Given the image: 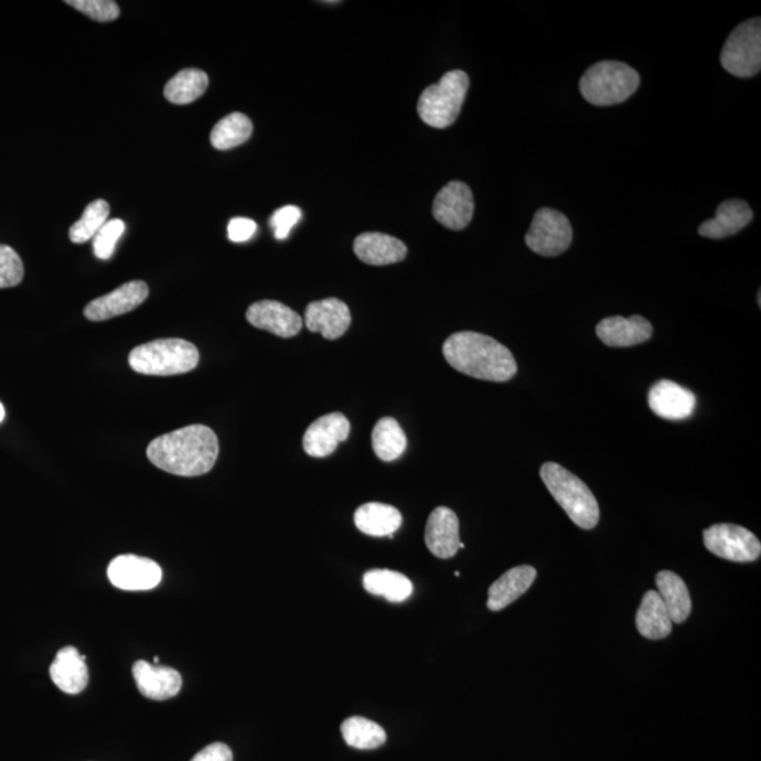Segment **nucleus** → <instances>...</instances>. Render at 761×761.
<instances>
[{
	"mask_svg": "<svg viewBox=\"0 0 761 761\" xmlns=\"http://www.w3.org/2000/svg\"><path fill=\"white\" fill-rule=\"evenodd\" d=\"M200 363V352L182 339H160L137 346L129 355L130 367L144 375H178L192 372Z\"/></svg>",
	"mask_w": 761,
	"mask_h": 761,
	"instance_id": "4",
	"label": "nucleus"
},
{
	"mask_svg": "<svg viewBox=\"0 0 761 761\" xmlns=\"http://www.w3.org/2000/svg\"><path fill=\"white\" fill-rule=\"evenodd\" d=\"M125 231L126 225L124 221L111 219L106 222L94 237L95 256L99 260H109L114 256L116 245H118L119 238Z\"/></svg>",
	"mask_w": 761,
	"mask_h": 761,
	"instance_id": "33",
	"label": "nucleus"
},
{
	"mask_svg": "<svg viewBox=\"0 0 761 761\" xmlns=\"http://www.w3.org/2000/svg\"><path fill=\"white\" fill-rule=\"evenodd\" d=\"M354 253L369 266H389L404 261L408 248L397 237L384 233H363L354 240Z\"/></svg>",
	"mask_w": 761,
	"mask_h": 761,
	"instance_id": "21",
	"label": "nucleus"
},
{
	"mask_svg": "<svg viewBox=\"0 0 761 761\" xmlns=\"http://www.w3.org/2000/svg\"><path fill=\"white\" fill-rule=\"evenodd\" d=\"M191 761H233V753L227 744L217 742L206 746Z\"/></svg>",
	"mask_w": 761,
	"mask_h": 761,
	"instance_id": "38",
	"label": "nucleus"
},
{
	"mask_svg": "<svg viewBox=\"0 0 761 761\" xmlns=\"http://www.w3.org/2000/svg\"><path fill=\"white\" fill-rule=\"evenodd\" d=\"M301 217L302 212L301 210H299L298 206L288 205L279 207V210L272 213L270 219V226L272 227L274 236H276L278 240H286V238H288L289 236V233H291L293 226H296L297 223L301 221Z\"/></svg>",
	"mask_w": 761,
	"mask_h": 761,
	"instance_id": "36",
	"label": "nucleus"
},
{
	"mask_svg": "<svg viewBox=\"0 0 761 761\" xmlns=\"http://www.w3.org/2000/svg\"><path fill=\"white\" fill-rule=\"evenodd\" d=\"M4 416H7V412H4V408H3V405H2V404H0V424H2V422H3V420H4Z\"/></svg>",
	"mask_w": 761,
	"mask_h": 761,
	"instance_id": "39",
	"label": "nucleus"
},
{
	"mask_svg": "<svg viewBox=\"0 0 761 761\" xmlns=\"http://www.w3.org/2000/svg\"><path fill=\"white\" fill-rule=\"evenodd\" d=\"M649 406L654 415L667 420H683L693 415L697 398L692 390L673 380L662 379L649 393Z\"/></svg>",
	"mask_w": 761,
	"mask_h": 761,
	"instance_id": "17",
	"label": "nucleus"
},
{
	"mask_svg": "<svg viewBox=\"0 0 761 761\" xmlns=\"http://www.w3.org/2000/svg\"><path fill=\"white\" fill-rule=\"evenodd\" d=\"M342 735L349 746L360 750L378 749L387 740V733L378 724L362 717L344 720Z\"/></svg>",
	"mask_w": 761,
	"mask_h": 761,
	"instance_id": "31",
	"label": "nucleus"
},
{
	"mask_svg": "<svg viewBox=\"0 0 761 761\" xmlns=\"http://www.w3.org/2000/svg\"><path fill=\"white\" fill-rule=\"evenodd\" d=\"M108 577L116 588L125 591H149L159 586L162 570L150 558L125 555L114 558Z\"/></svg>",
	"mask_w": 761,
	"mask_h": 761,
	"instance_id": "10",
	"label": "nucleus"
},
{
	"mask_svg": "<svg viewBox=\"0 0 761 761\" xmlns=\"http://www.w3.org/2000/svg\"><path fill=\"white\" fill-rule=\"evenodd\" d=\"M641 85L637 71L619 61H601L586 71L580 81L583 99L596 106L622 104Z\"/></svg>",
	"mask_w": 761,
	"mask_h": 761,
	"instance_id": "5",
	"label": "nucleus"
},
{
	"mask_svg": "<svg viewBox=\"0 0 761 761\" xmlns=\"http://www.w3.org/2000/svg\"><path fill=\"white\" fill-rule=\"evenodd\" d=\"M354 524L364 535L393 536L403 525V515L395 506L369 502L355 511Z\"/></svg>",
	"mask_w": 761,
	"mask_h": 761,
	"instance_id": "24",
	"label": "nucleus"
},
{
	"mask_svg": "<svg viewBox=\"0 0 761 761\" xmlns=\"http://www.w3.org/2000/svg\"><path fill=\"white\" fill-rule=\"evenodd\" d=\"M350 422L346 416L333 412L322 416L309 426L303 436V449L308 455L328 457L336 451L342 441L347 440Z\"/></svg>",
	"mask_w": 761,
	"mask_h": 761,
	"instance_id": "14",
	"label": "nucleus"
},
{
	"mask_svg": "<svg viewBox=\"0 0 761 761\" xmlns=\"http://www.w3.org/2000/svg\"><path fill=\"white\" fill-rule=\"evenodd\" d=\"M253 135L251 120L246 115L232 114L217 121L211 133V143L216 150L226 151L245 144Z\"/></svg>",
	"mask_w": 761,
	"mask_h": 761,
	"instance_id": "29",
	"label": "nucleus"
},
{
	"mask_svg": "<svg viewBox=\"0 0 761 761\" xmlns=\"http://www.w3.org/2000/svg\"><path fill=\"white\" fill-rule=\"evenodd\" d=\"M365 591L385 600L399 603L408 600L414 592L408 577L393 570H369L363 577Z\"/></svg>",
	"mask_w": 761,
	"mask_h": 761,
	"instance_id": "27",
	"label": "nucleus"
},
{
	"mask_svg": "<svg viewBox=\"0 0 761 761\" xmlns=\"http://www.w3.org/2000/svg\"><path fill=\"white\" fill-rule=\"evenodd\" d=\"M257 223L247 217H235L228 222L227 236L233 243H245L256 235Z\"/></svg>",
	"mask_w": 761,
	"mask_h": 761,
	"instance_id": "37",
	"label": "nucleus"
},
{
	"mask_svg": "<svg viewBox=\"0 0 761 761\" xmlns=\"http://www.w3.org/2000/svg\"><path fill=\"white\" fill-rule=\"evenodd\" d=\"M352 313L346 303L337 298L309 303L304 311V326L309 332L321 333L324 339L336 340L347 332Z\"/></svg>",
	"mask_w": 761,
	"mask_h": 761,
	"instance_id": "13",
	"label": "nucleus"
},
{
	"mask_svg": "<svg viewBox=\"0 0 761 761\" xmlns=\"http://www.w3.org/2000/svg\"><path fill=\"white\" fill-rule=\"evenodd\" d=\"M110 213L109 203L104 200L90 202L85 207L83 216L69 228V240L75 245H84V243L94 240L96 233L101 226L108 222Z\"/></svg>",
	"mask_w": 761,
	"mask_h": 761,
	"instance_id": "32",
	"label": "nucleus"
},
{
	"mask_svg": "<svg viewBox=\"0 0 761 761\" xmlns=\"http://www.w3.org/2000/svg\"><path fill=\"white\" fill-rule=\"evenodd\" d=\"M425 543L431 555L451 558L460 549V522L450 507L439 506L431 512L426 524Z\"/></svg>",
	"mask_w": 761,
	"mask_h": 761,
	"instance_id": "16",
	"label": "nucleus"
},
{
	"mask_svg": "<svg viewBox=\"0 0 761 761\" xmlns=\"http://www.w3.org/2000/svg\"><path fill=\"white\" fill-rule=\"evenodd\" d=\"M210 78L201 69H182L165 85V99L174 105L192 104L206 93Z\"/></svg>",
	"mask_w": 761,
	"mask_h": 761,
	"instance_id": "28",
	"label": "nucleus"
},
{
	"mask_svg": "<svg viewBox=\"0 0 761 761\" xmlns=\"http://www.w3.org/2000/svg\"><path fill=\"white\" fill-rule=\"evenodd\" d=\"M372 440L374 453L383 461L397 460L405 453V431L394 418L378 420L373 430Z\"/></svg>",
	"mask_w": 761,
	"mask_h": 761,
	"instance_id": "30",
	"label": "nucleus"
},
{
	"mask_svg": "<svg viewBox=\"0 0 761 761\" xmlns=\"http://www.w3.org/2000/svg\"><path fill=\"white\" fill-rule=\"evenodd\" d=\"M470 78L464 71H449L438 84L430 85L420 95L418 114L426 125L446 129L454 124L463 108Z\"/></svg>",
	"mask_w": 761,
	"mask_h": 761,
	"instance_id": "6",
	"label": "nucleus"
},
{
	"mask_svg": "<svg viewBox=\"0 0 761 761\" xmlns=\"http://www.w3.org/2000/svg\"><path fill=\"white\" fill-rule=\"evenodd\" d=\"M443 355L455 372L476 379L506 383L517 373L511 350L495 339L476 332L451 334L443 344Z\"/></svg>",
	"mask_w": 761,
	"mask_h": 761,
	"instance_id": "2",
	"label": "nucleus"
},
{
	"mask_svg": "<svg viewBox=\"0 0 761 761\" xmlns=\"http://www.w3.org/2000/svg\"><path fill=\"white\" fill-rule=\"evenodd\" d=\"M657 592L666 607L673 623L687 621L692 613L693 602L688 588L682 577L673 571H660L656 576Z\"/></svg>",
	"mask_w": 761,
	"mask_h": 761,
	"instance_id": "26",
	"label": "nucleus"
},
{
	"mask_svg": "<svg viewBox=\"0 0 761 761\" xmlns=\"http://www.w3.org/2000/svg\"><path fill=\"white\" fill-rule=\"evenodd\" d=\"M86 656L78 649H61L50 667V676L61 692L69 695L83 693L88 685L89 673Z\"/></svg>",
	"mask_w": 761,
	"mask_h": 761,
	"instance_id": "20",
	"label": "nucleus"
},
{
	"mask_svg": "<svg viewBox=\"0 0 761 761\" xmlns=\"http://www.w3.org/2000/svg\"><path fill=\"white\" fill-rule=\"evenodd\" d=\"M597 334L609 347H632L651 340L653 326L639 314L631 318L611 317L597 324Z\"/></svg>",
	"mask_w": 761,
	"mask_h": 761,
	"instance_id": "18",
	"label": "nucleus"
},
{
	"mask_svg": "<svg viewBox=\"0 0 761 761\" xmlns=\"http://www.w3.org/2000/svg\"><path fill=\"white\" fill-rule=\"evenodd\" d=\"M753 219L752 207L748 202L729 200L720 203L717 215L699 227V235L708 238H725L736 235Z\"/></svg>",
	"mask_w": 761,
	"mask_h": 761,
	"instance_id": "23",
	"label": "nucleus"
},
{
	"mask_svg": "<svg viewBox=\"0 0 761 761\" xmlns=\"http://www.w3.org/2000/svg\"><path fill=\"white\" fill-rule=\"evenodd\" d=\"M636 628L643 637L651 641L666 639L673 631V622L657 591L644 593L636 613Z\"/></svg>",
	"mask_w": 761,
	"mask_h": 761,
	"instance_id": "25",
	"label": "nucleus"
},
{
	"mask_svg": "<svg viewBox=\"0 0 761 761\" xmlns=\"http://www.w3.org/2000/svg\"><path fill=\"white\" fill-rule=\"evenodd\" d=\"M65 3L100 23L114 22L120 17L119 4L114 0H67Z\"/></svg>",
	"mask_w": 761,
	"mask_h": 761,
	"instance_id": "34",
	"label": "nucleus"
},
{
	"mask_svg": "<svg viewBox=\"0 0 761 761\" xmlns=\"http://www.w3.org/2000/svg\"><path fill=\"white\" fill-rule=\"evenodd\" d=\"M133 677L139 692L156 701H165L181 692V674L171 667L156 666L139 660L133 666Z\"/></svg>",
	"mask_w": 761,
	"mask_h": 761,
	"instance_id": "19",
	"label": "nucleus"
},
{
	"mask_svg": "<svg viewBox=\"0 0 761 761\" xmlns=\"http://www.w3.org/2000/svg\"><path fill=\"white\" fill-rule=\"evenodd\" d=\"M246 318L251 326L283 339L297 336L303 326L302 318L296 311L277 301L253 303L247 309Z\"/></svg>",
	"mask_w": 761,
	"mask_h": 761,
	"instance_id": "15",
	"label": "nucleus"
},
{
	"mask_svg": "<svg viewBox=\"0 0 761 761\" xmlns=\"http://www.w3.org/2000/svg\"><path fill=\"white\" fill-rule=\"evenodd\" d=\"M219 455V440L207 426L191 425L159 436L147 448L152 464L165 473L200 476L213 469Z\"/></svg>",
	"mask_w": 761,
	"mask_h": 761,
	"instance_id": "1",
	"label": "nucleus"
},
{
	"mask_svg": "<svg viewBox=\"0 0 761 761\" xmlns=\"http://www.w3.org/2000/svg\"><path fill=\"white\" fill-rule=\"evenodd\" d=\"M704 545L712 555L733 562H752L761 555V543L743 526L719 524L704 530Z\"/></svg>",
	"mask_w": 761,
	"mask_h": 761,
	"instance_id": "9",
	"label": "nucleus"
},
{
	"mask_svg": "<svg viewBox=\"0 0 761 761\" xmlns=\"http://www.w3.org/2000/svg\"><path fill=\"white\" fill-rule=\"evenodd\" d=\"M474 215V196L464 182L453 181L441 187L433 202L435 219L450 228L463 231Z\"/></svg>",
	"mask_w": 761,
	"mask_h": 761,
	"instance_id": "11",
	"label": "nucleus"
},
{
	"mask_svg": "<svg viewBox=\"0 0 761 761\" xmlns=\"http://www.w3.org/2000/svg\"><path fill=\"white\" fill-rule=\"evenodd\" d=\"M23 276L22 258L12 247L0 245V289L19 286Z\"/></svg>",
	"mask_w": 761,
	"mask_h": 761,
	"instance_id": "35",
	"label": "nucleus"
},
{
	"mask_svg": "<svg viewBox=\"0 0 761 761\" xmlns=\"http://www.w3.org/2000/svg\"><path fill=\"white\" fill-rule=\"evenodd\" d=\"M720 64L729 74L752 78L761 68V20L750 19L730 33L720 54Z\"/></svg>",
	"mask_w": 761,
	"mask_h": 761,
	"instance_id": "7",
	"label": "nucleus"
},
{
	"mask_svg": "<svg viewBox=\"0 0 761 761\" xmlns=\"http://www.w3.org/2000/svg\"><path fill=\"white\" fill-rule=\"evenodd\" d=\"M149 292V286L144 281L127 282L108 296L96 298L89 302L84 311L85 318L90 322H104L129 313L146 301Z\"/></svg>",
	"mask_w": 761,
	"mask_h": 761,
	"instance_id": "12",
	"label": "nucleus"
},
{
	"mask_svg": "<svg viewBox=\"0 0 761 761\" xmlns=\"http://www.w3.org/2000/svg\"><path fill=\"white\" fill-rule=\"evenodd\" d=\"M536 577L537 571L535 567L519 566L511 568L490 587L486 607L494 612L510 607L511 603L519 600V597L529 590Z\"/></svg>",
	"mask_w": 761,
	"mask_h": 761,
	"instance_id": "22",
	"label": "nucleus"
},
{
	"mask_svg": "<svg viewBox=\"0 0 761 761\" xmlns=\"http://www.w3.org/2000/svg\"><path fill=\"white\" fill-rule=\"evenodd\" d=\"M525 242L539 256L557 257L571 246L572 227L562 213L542 207L533 217Z\"/></svg>",
	"mask_w": 761,
	"mask_h": 761,
	"instance_id": "8",
	"label": "nucleus"
},
{
	"mask_svg": "<svg viewBox=\"0 0 761 761\" xmlns=\"http://www.w3.org/2000/svg\"><path fill=\"white\" fill-rule=\"evenodd\" d=\"M540 476L553 499L581 529L591 530L600 522V505L586 482L560 464L545 463Z\"/></svg>",
	"mask_w": 761,
	"mask_h": 761,
	"instance_id": "3",
	"label": "nucleus"
}]
</instances>
